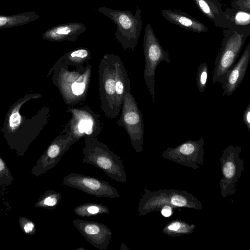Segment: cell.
Returning a JSON list of instances; mask_svg holds the SVG:
<instances>
[{"label":"cell","mask_w":250,"mask_h":250,"mask_svg":"<svg viewBox=\"0 0 250 250\" xmlns=\"http://www.w3.org/2000/svg\"><path fill=\"white\" fill-rule=\"evenodd\" d=\"M53 72L52 82L65 104L74 106L85 101L92 74V66L88 62L73 64L58 60L46 77Z\"/></svg>","instance_id":"6da1fadb"},{"label":"cell","mask_w":250,"mask_h":250,"mask_svg":"<svg viewBox=\"0 0 250 250\" xmlns=\"http://www.w3.org/2000/svg\"><path fill=\"white\" fill-rule=\"evenodd\" d=\"M41 96L39 93H29L10 106L1 128L5 136L13 137L22 135L32 137L40 133L49 120L50 114L48 104L44 105L30 119L22 114L21 109L28 101L36 100Z\"/></svg>","instance_id":"7a4b0ae2"},{"label":"cell","mask_w":250,"mask_h":250,"mask_svg":"<svg viewBox=\"0 0 250 250\" xmlns=\"http://www.w3.org/2000/svg\"><path fill=\"white\" fill-rule=\"evenodd\" d=\"M224 38L216 57L212 84L221 83L228 71L234 64L247 38L250 27H228L223 29Z\"/></svg>","instance_id":"3957f363"},{"label":"cell","mask_w":250,"mask_h":250,"mask_svg":"<svg viewBox=\"0 0 250 250\" xmlns=\"http://www.w3.org/2000/svg\"><path fill=\"white\" fill-rule=\"evenodd\" d=\"M83 149L84 163L101 169L109 177L119 182L127 181L122 159L107 146L99 142L97 138L84 141Z\"/></svg>","instance_id":"277c9868"},{"label":"cell","mask_w":250,"mask_h":250,"mask_svg":"<svg viewBox=\"0 0 250 250\" xmlns=\"http://www.w3.org/2000/svg\"><path fill=\"white\" fill-rule=\"evenodd\" d=\"M138 208L139 215L143 216L165 205L172 207L202 208V204L196 198L186 191L174 189L151 191L144 188Z\"/></svg>","instance_id":"5b68a950"},{"label":"cell","mask_w":250,"mask_h":250,"mask_svg":"<svg viewBox=\"0 0 250 250\" xmlns=\"http://www.w3.org/2000/svg\"><path fill=\"white\" fill-rule=\"evenodd\" d=\"M98 12L109 18L116 25V39L123 48L134 50L139 39L142 27L141 10L137 6L133 15L130 11L98 7Z\"/></svg>","instance_id":"8992f818"},{"label":"cell","mask_w":250,"mask_h":250,"mask_svg":"<svg viewBox=\"0 0 250 250\" xmlns=\"http://www.w3.org/2000/svg\"><path fill=\"white\" fill-rule=\"evenodd\" d=\"M66 112L72 116L62 132L69 133L76 142L82 138L90 140L100 134L102 129L100 116L87 105L80 107L68 106Z\"/></svg>","instance_id":"52a82bcc"},{"label":"cell","mask_w":250,"mask_h":250,"mask_svg":"<svg viewBox=\"0 0 250 250\" xmlns=\"http://www.w3.org/2000/svg\"><path fill=\"white\" fill-rule=\"evenodd\" d=\"M121 110L117 124L125 129L133 149L140 153L143 150L144 124L143 115L131 93L130 83L125 88Z\"/></svg>","instance_id":"ba28073f"},{"label":"cell","mask_w":250,"mask_h":250,"mask_svg":"<svg viewBox=\"0 0 250 250\" xmlns=\"http://www.w3.org/2000/svg\"><path fill=\"white\" fill-rule=\"evenodd\" d=\"M143 48L145 61L144 78L152 100L155 101V76L156 68L163 61L169 63L170 58L169 52L162 47L149 23L145 27Z\"/></svg>","instance_id":"9c48e42d"},{"label":"cell","mask_w":250,"mask_h":250,"mask_svg":"<svg viewBox=\"0 0 250 250\" xmlns=\"http://www.w3.org/2000/svg\"><path fill=\"white\" fill-rule=\"evenodd\" d=\"M99 86L101 108L107 118L114 119L121 109L117 102L114 66L109 53L105 54L100 62Z\"/></svg>","instance_id":"30bf717a"},{"label":"cell","mask_w":250,"mask_h":250,"mask_svg":"<svg viewBox=\"0 0 250 250\" xmlns=\"http://www.w3.org/2000/svg\"><path fill=\"white\" fill-rule=\"evenodd\" d=\"M241 151V147L230 145L223 151L220 158L222 178L220 180L222 197L235 192L236 186L244 169V161L240 157Z\"/></svg>","instance_id":"8fae6325"},{"label":"cell","mask_w":250,"mask_h":250,"mask_svg":"<svg viewBox=\"0 0 250 250\" xmlns=\"http://www.w3.org/2000/svg\"><path fill=\"white\" fill-rule=\"evenodd\" d=\"M204 138L198 140H188L175 147H168L163 151L162 156L184 166L199 169L204 161Z\"/></svg>","instance_id":"7c38bea8"},{"label":"cell","mask_w":250,"mask_h":250,"mask_svg":"<svg viewBox=\"0 0 250 250\" xmlns=\"http://www.w3.org/2000/svg\"><path fill=\"white\" fill-rule=\"evenodd\" d=\"M62 185L76 188L98 197L118 198L120 194L108 182L88 175L72 172L62 179Z\"/></svg>","instance_id":"4fadbf2b"},{"label":"cell","mask_w":250,"mask_h":250,"mask_svg":"<svg viewBox=\"0 0 250 250\" xmlns=\"http://www.w3.org/2000/svg\"><path fill=\"white\" fill-rule=\"evenodd\" d=\"M72 223L77 230L93 246L106 250L112 238V231L106 225L97 221L74 219Z\"/></svg>","instance_id":"5bb4252c"},{"label":"cell","mask_w":250,"mask_h":250,"mask_svg":"<svg viewBox=\"0 0 250 250\" xmlns=\"http://www.w3.org/2000/svg\"><path fill=\"white\" fill-rule=\"evenodd\" d=\"M250 60V42L242 56L228 71L222 80L223 95H231L243 81Z\"/></svg>","instance_id":"9a60e30c"},{"label":"cell","mask_w":250,"mask_h":250,"mask_svg":"<svg viewBox=\"0 0 250 250\" xmlns=\"http://www.w3.org/2000/svg\"><path fill=\"white\" fill-rule=\"evenodd\" d=\"M83 23L71 22L53 27L42 34L44 40L51 42L76 41L79 36L86 31Z\"/></svg>","instance_id":"2e32d148"},{"label":"cell","mask_w":250,"mask_h":250,"mask_svg":"<svg viewBox=\"0 0 250 250\" xmlns=\"http://www.w3.org/2000/svg\"><path fill=\"white\" fill-rule=\"evenodd\" d=\"M161 14L167 21L189 31L202 33L208 30V27L203 23L184 12L177 10L163 9Z\"/></svg>","instance_id":"e0dca14e"},{"label":"cell","mask_w":250,"mask_h":250,"mask_svg":"<svg viewBox=\"0 0 250 250\" xmlns=\"http://www.w3.org/2000/svg\"><path fill=\"white\" fill-rule=\"evenodd\" d=\"M193 0L201 12L216 26L223 29L228 27L227 12L217 0Z\"/></svg>","instance_id":"ac0fdd59"},{"label":"cell","mask_w":250,"mask_h":250,"mask_svg":"<svg viewBox=\"0 0 250 250\" xmlns=\"http://www.w3.org/2000/svg\"><path fill=\"white\" fill-rule=\"evenodd\" d=\"M109 55L114 66L117 102L119 108L121 110L125 90L130 81L127 71L120 57L112 54H109Z\"/></svg>","instance_id":"d6986e66"},{"label":"cell","mask_w":250,"mask_h":250,"mask_svg":"<svg viewBox=\"0 0 250 250\" xmlns=\"http://www.w3.org/2000/svg\"><path fill=\"white\" fill-rule=\"evenodd\" d=\"M40 15L34 12H27L11 16L0 15V29L10 28L37 20Z\"/></svg>","instance_id":"ffe728a7"},{"label":"cell","mask_w":250,"mask_h":250,"mask_svg":"<svg viewBox=\"0 0 250 250\" xmlns=\"http://www.w3.org/2000/svg\"><path fill=\"white\" fill-rule=\"evenodd\" d=\"M228 27H250V12L234 9H228Z\"/></svg>","instance_id":"44dd1931"},{"label":"cell","mask_w":250,"mask_h":250,"mask_svg":"<svg viewBox=\"0 0 250 250\" xmlns=\"http://www.w3.org/2000/svg\"><path fill=\"white\" fill-rule=\"evenodd\" d=\"M74 213L81 217H90L109 212L107 207L97 203H87L76 207Z\"/></svg>","instance_id":"7402d4cb"},{"label":"cell","mask_w":250,"mask_h":250,"mask_svg":"<svg viewBox=\"0 0 250 250\" xmlns=\"http://www.w3.org/2000/svg\"><path fill=\"white\" fill-rule=\"evenodd\" d=\"M195 226L180 220L169 222L163 229L164 233L171 236H177L191 233Z\"/></svg>","instance_id":"603a6c76"},{"label":"cell","mask_w":250,"mask_h":250,"mask_svg":"<svg viewBox=\"0 0 250 250\" xmlns=\"http://www.w3.org/2000/svg\"><path fill=\"white\" fill-rule=\"evenodd\" d=\"M91 58L90 51L86 48H79L64 54L58 60L63 62L83 64L89 61Z\"/></svg>","instance_id":"cb8c5ba5"},{"label":"cell","mask_w":250,"mask_h":250,"mask_svg":"<svg viewBox=\"0 0 250 250\" xmlns=\"http://www.w3.org/2000/svg\"><path fill=\"white\" fill-rule=\"evenodd\" d=\"M208 78V69L207 62H202L197 69L196 84L198 92H204L207 87Z\"/></svg>","instance_id":"d4e9b609"},{"label":"cell","mask_w":250,"mask_h":250,"mask_svg":"<svg viewBox=\"0 0 250 250\" xmlns=\"http://www.w3.org/2000/svg\"><path fill=\"white\" fill-rule=\"evenodd\" d=\"M233 9L250 12V0H232Z\"/></svg>","instance_id":"484cf974"},{"label":"cell","mask_w":250,"mask_h":250,"mask_svg":"<svg viewBox=\"0 0 250 250\" xmlns=\"http://www.w3.org/2000/svg\"><path fill=\"white\" fill-rule=\"evenodd\" d=\"M62 195L59 193L54 192L47 196L43 201V204L48 207H55L61 200Z\"/></svg>","instance_id":"4316f807"},{"label":"cell","mask_w":250,"mask_h":250,"mask_svg":"<svg viewBox=\"0 0 250 250\" xmlns=\"http://www.w3.org/2000/svg\"><path fill=\"white\" fill-rule=\"evenodd\" d=\"M243 121L250 131V104H249L242 115Z\"/></svg>","instance_id":"83f0119b"},{"label":"cell","mask_w":250,"mask_h":250,"mask_svg":"<svg viewBox=\"0 0 250 250\" xmlns=\"http://www.w3.org/2000/svg\"><path fill=\"white\" fill-rule=\"evenodd\" d=\"M161 214L166 217L170 216L172 214V207L169 205L163 206L161 209Z\"/></svg>","instance_id":"f1b7e54d"},{"label":"cell","mask_w":250,"mask_h":250,"mask_svg":"<svg viewBox=\"0 0 250 250\" xmlns=\"http://www.w3.org/2000/svg\"><path fill=\"white\" fill-rule=\"evenodd\" d=\"M34 224L31 222L26 224L24 227V229L25 232L28 233L34 228Z\"/></svg>","instance_id":"f546056e"},{"label":"cell","mask_w":250,"mask_h":250,"mask_svg":"<svg viewBox=\"0 0 250 250\" xmlns=\"http://www.w3.org/2000/svg\"><path fill=\"white\" fill-rule=\"evenodd\" d=\"M4 168V165L2 160L0 159V171L3 169Z\"/></svg>","instance_id":"4dcf8cb0"},{"label":"cell","mask_w":250,"mask_h":250,"mask_svg":"<svg viewBox=\"0 0 250 250\" xmlns=\"http://www.w3.org/2000/svg\"></svg>","instance_id":"1f68e13d"}]
</instances>
